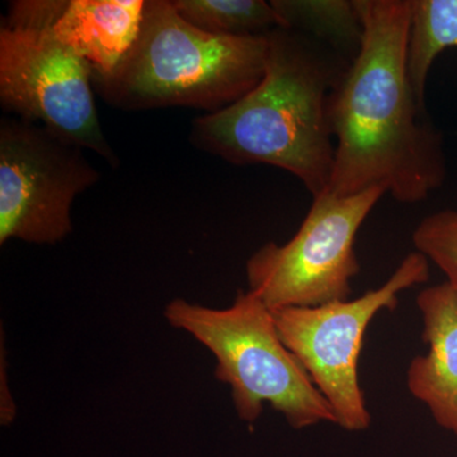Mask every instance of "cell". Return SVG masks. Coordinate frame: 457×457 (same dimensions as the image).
Masks as SVG:
<instances>
[{
    "label": "cell",
    "mask_w": 457,
    "mask_h": 457,
    "mask_svg": "<svg viewBox=\"0 0 457 457\" xmlns=\"http://www.w3.org/2000/svg\"><path fill=\"white\" fill-rule=\"evenodd\" d=\"M361 49L333 93L335 165L327 192L381 187L400 204L427 200L446 179L444 137L408 75L411 0H357Z\"/></svg>",
    "instance_id": "6da1fadb"
},
{
    "label": "cell",
    "mask_w": 457,
    "mask_h": 457,
    "mask_svg": "<svg viewBox=\"0 0 457 457\" xmlns=\"http://www.w3.org/2000/svg\"><path fill=\"white\" fill-rule=\"evenodd\" d=\"M267 40L261 82L236 104L195 120L189 140L231 164L288 171L318 197L329 188L335 165L330 104L352 60L284 27Z\"/></svg>",
    "instance_id": "7a4b0ae2"
},
{
    "label": "cell",
    "mask_w": 457,
    "mask_h": 457,
    "mask_svg": "<svg viewBox=\"0 0 457 457\" xmlns=\"http://www.w3.org/2000/svg\"><path fill=\"white\" fill-rule=\"evenodd\" d=\"M267 50V35H210L186 22L173 3L145 0L137 41L112 73L93 78V87L119 110L218 112L261 82Z\"/></svg>",
    "instance_id": "3957f363"
},
{
    "label": "cell",
    "mask_w": 457,
    "mask_h": 457,
    "mask_svg": "<svg viewBox=\"0 0 457 457\" xmlns=\"http://www.w3.org/2000/svg\"><path fill=\"white\" fill-rule=\"evenodd\" d=\"M164 315L212 352L216 378L230 386L240 420L254 423L270 404L295 429L336 425L326 398L282 341L273 312L253 291H237L225 309L176 299Z\"/></svg>",
    "instance_id": "277c9868"
},
{
    "label": "cell",
    "mask_w": 457,
    "mask_h": 457,
    "mask_svg": "<svg viewBox=\"0 0 457 457\" xmlns=\"http://www.w3.org/2000/svg\"><path fill=\"white\" fill-rule=\"evenodd\" d=\"M62 3L20 0L9 5L0 26V104L116 168L119 156L99 123L92 69L54 32Z\"/></svg>",
    "instance_id": "5b68a950"
},
{
    "label": "cell",
    "mask_w": 457,
    "mask_h": 457,
    "mask_svg": "<svg viewBox=\"0 0 457 457\" xmlns=\"http://www.w3.org/2000/svg\"><path fill=\"white\" fill-rule=\"evenodd\" d=\"M375 187L350 197L312 198L302 227L286 245L270 242L246 262L249 290L270 312L350 300L361 266L354 243L381 197Z\"/></svg>",
    "instance_id": "8992f818"
},
{
    "label": "cell",
    "mask_w": 457,
    "mask_h": 457,
    "mask_svg": "<svg viewBox=\"0 0 457 457\" xmlns=\"http://www.w3.org/2000/svg\"><path fill=\"white\" fill-rule=\"evenodd\" d=\"M428 278L429 261L411 252L383 286L357 299L273 312L282 341L326 398L336 425L345 431H365L371 425L359 378L360 354L370 323L380 312L395 311L400 293Z\"/></svg>",
    "instance_id": "52a82bcc"
},
{
    "label": "cell",
    "mask_w": 457,
    "mask_h": 457,
    "mask_svg": "<svg viewBox=\"0 0 457 457\" xmlns=\"http://www.w3.org/2000/svg\"><path fill=\"white\" fill-rule=\"evenodd\" d=\"M101 179L75 145L41 123L0 122V245H56L71 233V204Z\"/></svg>",
    "instance_id": "ba28073f"
},
{
    "label": "cell",
    "mask_w": 457,
    "mask_h": 457,
    "mask_svg": "<svg viewBox=\"0 0 457 457\" xmlns=\"http://www.w3.org/2000/svg\"><path fill=\"white\" fill-rule=\"evenodd\" d=\"M417 306L428 352L411 361L408 389L438 426L457 436V290L447 281L431 286L418 295Z\"/></svg>",
    "instance_id": "9c48e42d"
},
{
    "label": "cell",
    "mask_w": 457,
    "mask_h": 457,
    "mask_svg": "<svg viewBox=\"0 0 457 457\" xmlns=\"http://www.w3.org/2000/svg\"><path fill=\"white\" fill-rule=\"evenodd\" d=\"M144 7L145 0H64L54 32L90 66L93 78L107 77L137 41Z\"/></svg>",
    "instance_id": "30bf717a"
},
{
    "label": "cell",
    "mask_w": 457,
    "mask_h": 457,
    "mask_svg": "<svg viewBox=\"0 0 457 457\" xmlns=\"http://www.w3.org/2000/svg\"><path fill=\"white\" fill-rule=\"evenodd\" d=\"M284 29L306 33L353 62L363 26L357 0H272Z\"/></svg>",
    "instance_id": "8fae6325"
},
{
    "label": "cell",
    "mask_w": 457,
    "mask_h": 457,
    "mask_svg": "<svg viewBox=\"0 0 457 457\" xmlns=\"http://www.w3.org/2000/svg\"><path fill=\"white\" fill-rule=\"evenodd\" d=\"M447 49H457V0H411L408 75L423 106L433 62Z\"/></svg>",
    "instance_id": "7c38bea8"
},
{
    "label": "cell",
    "mask_w": 457,
    "mask_h": 457,
    "mask_svg": "<svg viewBox=\"0 0 457 457\" xmlns=\"http://www.w3.org/2000/svg\"><path fill=\"white\" fill-rule=\"evenodd\" d=\"M189 25L216 36H266L281 27L270 2L263 0H173Z\"/></svg>",
    "instance_id": "4fadbf2b"
},
{
    "label": "cell",
    "mask_w": 457,
    "mask_h": 457,
    "mask_svg": "<svg viewBox=\"0 0 457 457\" xmlns=\"http://www.w3.org/2000/svg\"><path fill=\"white\" fill-rule=\"evenodd\" d=\"M413 245L457 290V210L426 216L414 230Z\"/></svg>",
    "instance_id": "5bb4252c"
},
{
    "label": "cell",
    "mask_w": 457,
    "mask_h": 457,
    "mask_svg": "<svg viewBox=\"0 0 457 457\" xmlns=\"http://www.w3.org/2000/svg\"><path fill=\"white\" fill-rule=\"evenodd\" d=\"M7 361H4V350H3L2 343V387H0V420L3 426H9L13 422L16 418V404L12 399L11 392H9L7 381V370H4L7 365Z\"/></svg>",
    "instance_id": "9a60e30c"
}]
</instances>
